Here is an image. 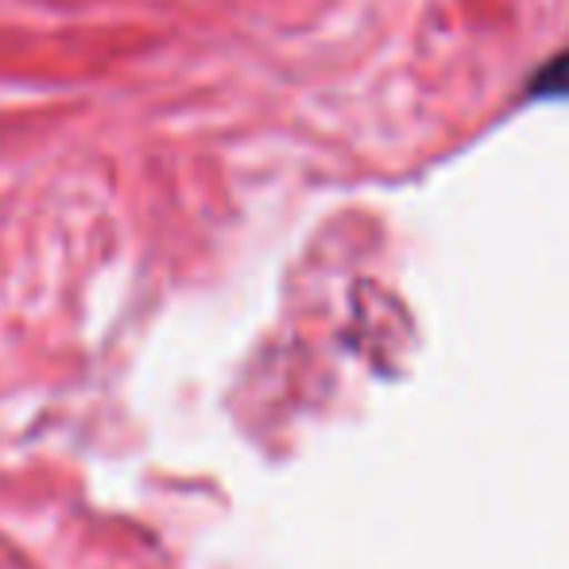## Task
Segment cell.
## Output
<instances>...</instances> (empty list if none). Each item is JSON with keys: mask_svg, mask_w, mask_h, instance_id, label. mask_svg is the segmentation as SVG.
<instances>
[]
</instances>
